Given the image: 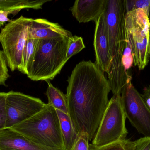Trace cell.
I'll return each instance as SVG.
<instances>
[{"instance_id":"9a60e30c","label":"cell","mask_w":150,"mask_h":150,"mask_svg":"<svg viewBox=\"0 0 150 150\" xmlns=\"http://www.w3.org/2000/svg\"><path fill=\"white\" fill-rule=\"evenodd\" d=\"M51 0H0V11H20L23 9H41Z\"/></svg>"},{"instance_id":"603a6c76","label":"cell","mask_w":150,"mask_h":150,"mask_svg":"<svg viewBox=\"0 0 150 150\" xmlns=\"http://www.w3.org/2000/svg\"><path fill=\"white\" fill-rule=\"evenodd\" d=\"M6 92H0V131L6 128Z\"/></svg>"},{"instance_id":"9c48e42d","label":"cell","mask_w":150,"mask_h":150,"mask_svg":"<svg viewBox=\"0 0 150 150\" xmlns=\"http://www.w3.org/2000/svg\"><path fill=\"white\" fill-rule=\"evenodd\" d=\"M41 100L18 92H7L6 98V128L30 119L46 105Z\"/></svg>"},{"instance_id":"44dd1931","label":"cell","mask_w":150,"mask_h":150,"mask_svg":"<svg viewBox=\"0 0 150 150\" xmlns=\"http://www.w3.org/2000/svg\"><path fill=\"white\" fill-rule=\"evenodd\" d=\"M7 65L3 52L0 50V85L6 86L5 82L9 77Z\"/></svg>"},{"instance_id":"3957f363","label":"cell","mask_w":150,"mask_h":150,"mask_svg":"<svg viewBox=\"0 0 150 150\" xmlns=\"http://www.w3.org/2000/svg\"><path fill=\"white\" fill-rule=\"evenodd\" d=\"M10 129L38 145L65 150L59 116L48 104L30 119Z\"/></svg>"},{"instance_id":"5b68a950","label":"cell","mask_w":150,"mask_h":150,"mask_svg":"<svg viewBox=\"0 0 150 150\" xmlns=\"http://www.w3.org/2000/svg\"><path fill=\"white\" fill-rule=\"evenodd\" d=\"M149 9L126 11L124 16L125 37L130 44L134 64L144 69L150 60Z\"/></svg>"},{"instance_id":"d4e9b609","label":"cell","mask_w":150,"mask_h":150,"mask_svg":"<svg viewBox=\"0 0 150 150\" xmlns=\"http://www.w3.org/2000/svg\"><path fill=\"white\" fill-rule=\"evenodd\" d=\"M135 142L134 150H150V137H142Z\"/></svg>"},{"instance_id":"83f0119b","label":"cell","mask_w":150,"mask_h":150,"mask_svg":"<svg viewBox=\"0 0 150 150\" xmlns=\"http://www.w3.org/2000/svg\"><path fill=\"white\" fill-rule=\"evenodd\" d=\"M149 18L150 22V7L149 12Z\"/></svg>"},{"instance_id":"4fadbf2b","label":"cell","mask_w":150,"mask_h":150,"mask_svg":"<svg viewBox=\"0 0 150 150\" xmlns=\"http://www.w3.org/2000/svg\"><path fill=\"white\" fill-rule=\"evenodd\" d=\"M0 150H63L38 145L10 128L0 131Z\"/></svg>"},{"instance_id":"d6986e66","label":"cell","mask_w":150,"mask_h":150,"mask_svg":"<svg viewBox=\"0 0 150 150\" xmlns=\"http://www.w3.org/2000/svg\"><path fill=\"white\" fill-rule=\"evenodd\" d=\"M85 48L82 37L73 36L69 39L67 57L68 60Z\"/></svg>"},{"instance_id":"52a82bcc","label":"cell","mask_w":150,"mask_h":150,"mask_svg":"<svg viewBox=\"0 0 150 150\" xmlns=\"http://www.w3.org/2000/svg\"><path fill=\"white\" fill-rule=\"evenodd\" d=\"M32 19L21 16L9 22L0 33L3 52L11 71L18 70L21 66L24 48L28 39L29 26Z\"/></svg>"},{"instance_id":"cb8c5ba5","label":"cell","mask_w":150,"mask_h":150,"mask_svg":"<svg viewBox=\"0 0 150 150\" xmlns=\"http://www.w3.org/2000/svg\"><path fill=\"white\" fill-rule=\"evenodd\" d=\"M89 141L87 134H81L78 135L72 150H89Z\"/></svg>"},{"instance_id":"6da1fadb","label":"cell","mask_w":150,"mask_h":150,"mask_svg":"<svg viewBox=\"0 0 150 150\" xmlns=\"http://www.w3.org/2000/svg\"><path fill=\"white\" fill-rule=\"evenodd\" d=\"M68 115L78 136L93 139L108 105L111 91L108 80L98 66L91 61L78 63L68 80Z\"/></svg>"},{"instance_id":"7a4b0ae2","label":"cell","mask_w":150,"mask_h":150,"mask_svg":"<svg viewBox=\"0 0 150 150\" xmlns=\"http://www.w3.org/2000/svg\"><path fill=\"white\" fill-rule=\"evenodd\" d=\"M126 12L125 0H107L104 16L112 60L108 80L113 95H121L129 79L132 77L125 70L122 63V54L126 45Z\"/></svg>"},{"instance_id":"ba28073f","label":"cell","mask_w":150,"mask_h":150,"mask_svg":"<svg viewBox=\"0 0 150 150\" xmlns=\"http://www.w3.org/2000/svg\"><path fill=\"white\" fill-rule=\"evenodd\" d=\"M121 96L127 118L139 134L150 137V112L132 84V77L129 79Z\"/></svg>"},{"instance_id":"e0dca14e","label":"cell","mask_w":150,"mask_h":150,"mask_svg":"<svg viewBox=\"0 0 150 150\" xmlns=\"http://www.w3.org/2000/svg\"><path fill=\"white\" fill-rule=\"evenodd\" d=\"M39 41L29 39L26 41L23 52L22 63L18 70L27 75L30 70Z\"/></svg>"},{"instance_id":"5bb4252c","label":"cell","mask_w":150,"mask_h":150,"mask_svg":"<svg viewBox=\"0 0 150 150\" xmlns=\"http://www.w3.org/2000/svg\"><path fill=\"white\" fill-rule=\"evenodd\" d=\"M56 112L59 116L65 150H72L78 136L75 132L68 114L58 110Z\"/></svg>"},{"instance_id":"7402d4cb","label":"cell","mask_w":150,"mask_h":150,"mask_svg":"<svg viewBox=\"0 0 150 150\" xmlns=\"http://www.w3.org/2000/svg\"><path fill=\"white\" fill-rule=\"evenodd\" d=\"M126 11L137 9H149L150 0H125Z\"/></svg>"},{"instance_id":"4316f807","label":"cell","mask_w":150,"mask_h":150,"mask_svg":"<svg viewBox=\"0 0 150 150\" xmlns=\"http://www.w3.org/2000/svg\"><path fill=\"white\" fill-rule=\"evenodd\" d=\"M141 95L145 105L150 112V85L144 89L143 93Z\"/></svg>"},{"instance_id":"8992f818","label":"cell","mask_w":150,"mask_h":150,"mask_svg":"<svg viewBox=\"0 0 150 150\" xmlns=\"http://www.w3.org/2000/svg\"><path fill=\"white\" fill-rule=\"evenodd\" d=\"M127 119L121 95H113L102 117L92 141L95 147L105 146L126 140L128 132Z\"/></svg>"},{"instance_id":"484cf974","label":"cell","mask_w":150,"mask_h":150,"mask_svg":"<svg viewBox=\"0 0 150 150\" xmlns=\"http://www.w3.org/2000/svg\"><path fill=\"white\" fill-rule=\"evenodd\" d=\"M19 11H0V27L4 25L6 22H10L11 20L8 18L9 15L15 16Z\"/></svg>"},{"instance_id":"7c38bea8","label":"cell","mask_w":150,"mask_h":150,"mask_svg":"<svg viewBox=\"0 0 150 150\" xmlns=\"http://www.w3.org/2000/svg\"><path fill=\"white\" fill-rule=\"evenodd\" d=\"M106 3L107 0H76L70 9L79 23H95L105 11Z\"/></svg>"},{"instance_id":"277c9868","label":"cell","mask_w":150,"mask_h":150,"mask_svg":"<svg viewBox=\"0 0 150 150\" xmlns=\"http://www.w3.org/2000/svg\"><path fill=\"white\" fill-rule=\"evenodd\" d=\"M70 38L39 40L28 78L34 81L53 80L68 60L67 54Z\"/></svg>"},{"instance_id":"30bf717a","label":"cell","mask_w":150,"mask_h":150,"mask_svg":"<svg viewBox=\"0 0 150 150\" xmlns=\"http://www.w3.org/2000/svg\"><path fill=\"white\" fill-rule=\"evenodd\" d=\"M95 23L93 42L96 57L95 63L103 72L108 74L112 60L109 54L108 36L104 12Z\"/></svg>"},{"instance_id":"ffe728a7","label":"cell","mask_w":150,"mask_h":150,"mask_svg":"<svg viewBox=\"0 0 150 150\" xmlns=\"http://www.w3.org/2000/svg\"><path fill=\"white\" fill-rule=\"evenodd\" d=\"M122 63L125 70L128 72L134 64V58L130 44L126 38V45L122 56Z\"/></svg>"},{"instance_id":"ac0fdd59","label":"cell","mask_w":150,"mask_h":150,"mask_svg":"<svg viewBox=\"0 0 150 150\" xmlns=\"http://www.w3.org/2000/svg\"><path fill=\"white\" fill-rule=\"evenodd\" d=\"M135 147V142L126 139L100 147H95L90 144L89 150H134Z\"/></svg>"},{"instance_id":"8fae6325","label":"cell","mask_w":150,"mask_h":150,"mask_svg":"<svg viewBox=\"0 0 150 150\" xmlns=\"http://www.w3.org/2000/svg\"><path fill=\"white\" fill-rule=\"evenodd\" d=\"M73 36L70 31L64 29L59 24L43 18L32 19L28 30L29 39H45L59 37L70 38Z\"/></svg>"},{"instance_id":"2e32d148","label":"cell","mask_w":150,"mask_h":150,"mask_svg":"<svg viewBox=\"0 0 150 150\" xmlns=\"http://www.w3.org/2000/svg\"><path fill=\"white\" fill-rule=\"evenodd\" d=\"M48 87L46 95L48 98V104L56 110L68 114L66 95L58 88L54 86L49 80L46 81Z\"/></svg>"}]
</instances>
